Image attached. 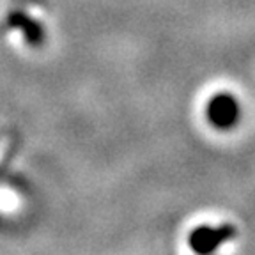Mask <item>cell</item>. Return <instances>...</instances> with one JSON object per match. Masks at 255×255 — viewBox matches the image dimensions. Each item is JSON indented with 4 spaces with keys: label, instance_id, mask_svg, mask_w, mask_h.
Wrapping results in <instances>:
<instances>
[{
    "label": "cell",
    "instance_id": "6da1fadb",
    "mask_svg": "<svg viewBox=\"0 0 255 255\" xmlns=\"http://www.w3.org/2000/svg\"><path fill=\"white\" fill-rule=\"evenodd\" d=\"M236 234L232 225H222V227H199L197 231L191 232L190 236V245L195 252H211L216 247L231 239Z\"/></svg>",
    "mask_w": 255,
    "mask_h": 255
},
{
    "label": "cell",
    "instance_id": "7a4b0ae2",
    "mask_svg": "<svg viewBox=\"0 0 255 255\" xmlns=\"http://www.w3.org/2000/svg\"><path fill=\"white\" fill-rule=\"evenodd\" d=\"M239 114V107L231 94L215 96L207 107V117L216 128H229L236 123Z\"/></svg>",
    "mask_w": 255,
    "mask_h": 255
},
{
    "label": "cell",
    "instance_id": "3957f363",
    "mask_svg": "<svg viewBox=\"0 0 255 255\" xmlns=\"http://www.w3.org/2000/svg\"><path fill=\"white\" fill-rule=\"evenodd\" d=\"M9 23L12 27H23L21 30H23V34L27 36V39L32 44H37L41 41V37H43V32H41L39 25H36L32 20H28L27 16H23L21 12H12L9 16Z\"/></svg>",
    "mask_w": 255,
    "mask_h": 255
}]
</instances>
